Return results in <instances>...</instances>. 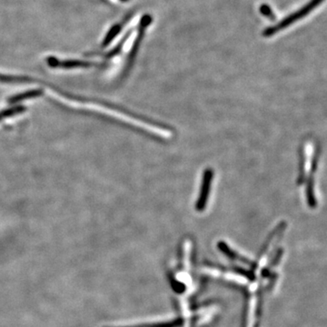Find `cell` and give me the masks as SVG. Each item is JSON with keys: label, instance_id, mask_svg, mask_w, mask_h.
Wrapping results in <instances>:
<instances>
[{"label": "cell", "instance_id": "cell-3", "mask_svg": "<svg viewBox=\"0 0 327 327\" xmlns=\"http://www.w3.org/2000/svg\"><path fill=\"white\" fill-rule=\"evenodd\" d=\"M47 64L52 68H64V69H75V68H89L96 66L97 64L80 61V60H66L60 61L58 58H47Z\"/></svg>", "mask_w": 327, "mask_h": 327}, {"label": "cell", "instance_id": "cell-1", "mask_svg": "<svg viewBox=\"0 0 327 327\" xmlns=\"http://www.w3.org/2000/svg\"><path fill=\"white\" fill-rule=\"evenodd\" d=\"M324 1L325 0H311L309 3H307L301 9L293 12V14H291L288 17L284 18L279 23L276 24L273 27H269V28L264 29L263 36L265 37H269V36H272L273 35L278 33L279 31L287 29V27L295 23L297 20H300L303 17H306L309 13L313 11L314 9H316V7L319 6L321 3H323Z\"/></svg>", "mask_w": 327, "mask_h": 327}, {"label": "cell", "instance_id": "cell-2", "mask_svg": "<svg viewBox=\"0 0 327 327\" xmlns=\"http://www.w3.org/2000/svg\"><path fill=\"white\" fill-rule=\"evenodd\" d=\"M151 22H152V17L148 14L144 15L142 18H141L140 23H139L138 37H137V39H136L134 45H133L132 49H131L129 58H128V67H130V64L132 63L134 58L136 57V55H137V53L138 51V47H139V45H140V42L143 39L145 32V30H146L147 27L151 24Z\"/></svg>", "mask_w": 327, "mask_h": 327}, {"label": "cell", "instance_id": "cell-6", "mask_svg": "<svg viewBox=\"0 0 327 327\" xmlns=\"http://www.w3.org/2000/svg\"><path fill=\"white\" fill-rule=\"evenodd\" d=\"M259 11H260L261 14H263V16L269 18L271 20H275L276 19V16H275L274 12L272 11L271 7L268 5H266V4L261 5L260 8H259Z\"/></svg>", "mask_w": 327, "mask_h": 327}, {"label": "cell", "instance_id": "cell-7", "mask_svg": "<svg viewBox=\"0 0 327 327\" xmlns=\"http://www.w3.org/2000/svg\"><path fill=\"white\" fill-rule=\"evenodd\" d=\"M22 111H23V108H16V109H7L6 111H3V112L0 114V120H1L3 117H6V116H8V115L17 114V113L22 112Z\"/></svg>", "mask_w": 327, "mask_h": 327}, {"label": "cell", "instance_id": "cell-5", "mask_svg": "<svg viewBox=\"0 0 327 327\" xmlns=\"http://www.w3.org/2000/svg\"><path fill=\"white\" fill-rule=\"evenodd\" d=\"M132 30H130V31H128V32L125 35V36L121 39L120 42H119V43H118V44H117V45L111 50V51L109 52V53L107 54V56H106L107 58H113V57H115V56L118 55V54L120 53L121 50H122V47L124 46V44H125L126 40L129 38V36H130V35L132 34Z\"/></svg>", "mask_w": 327, "mask_h": 327}, {"label": "cell", "instance_id": "cell-4", "mask_svg": "<svg viewBox=\"0 0 327 327\" xmlns=\"http://www.w3.org/2000/svg\"><path fill=\"white\" fill-rule=\"evenodd\" d=\"M130 17H131V16L128 15L123 22H121L120 24H117V25H115L114 27L111 28V29L109 31V33L106 36V37H105L103 42H102V45H101V46H102L103 48L104 47H106V46H109V44L113 41V39L115 38V36L120 33L121 29L123 28V26H124L126 21L130 18Z\"/></svg>", "mask_w": 327, "mask_h": 327}, {"label": "cell", "instance_id": "cell-8", "mask_svg": "<svg viewBox=\"0 0 327 327\" xmlns=\"http://www.w3.org/2000/svg\"><path fill=\"white\" fill-rule=\"evenodd\" d=\"M120 1H122V2H126V1H128V0H120Z\"/></svg>", "mask_w": 327, "mask_h": 327}]
</instances>
